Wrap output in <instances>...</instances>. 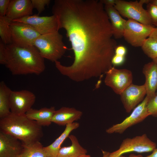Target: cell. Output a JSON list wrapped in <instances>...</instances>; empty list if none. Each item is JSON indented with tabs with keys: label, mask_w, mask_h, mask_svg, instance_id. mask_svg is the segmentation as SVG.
I'll return each instance as SVG.
<instances>
[{
	"label": "cell",
	"mask_w": 157,
	"mask_h": 157,
	"mask_svg": "<svg viewBox=\"0 0 157 157\" xmlns=\"http://www.w3.org/2000/svg\"><path fill=\"white\" fill-rule=\"evenodd\" d=\"M101 1L104 6H114L116 0H101Z\"/></svg>",
	"instance_id": "cell-33"
},
{
	"label": "cell",
	"mask_w": 157,
	"mask_h": 157,
	"mask_svg": "<svg viewBox=\"0 0 157 157\" xmlns=\"http://www.w3.org/2000/svg\"><path fill=\"white\" fill-rule=\"evenodd\" d=\"M142 72L145 78L146 96L151 99L156 95L157 89V64L152 61L145 64Z\"/></svg>",
	"instance_id": "cell-16"
},
{
	"label": "cell",
	"mask_w": 157,
	"mask_h": 157,
	"mask_svg": "<svg viewBox=\"0 0 157 157\" xmlns=\"http://www.w3.org/2000/svg\"><path fill=\"white\" fill-rule=\"evenodd\" d=\"M103 157H111L110 155V153L108 152L102 150Z\"/></svg>",
	"instance_id": "cell-35"
},
{
	"label": "cell",
	"mask_w": 157,
	"mask_h": 157,
	"mask_svg": "<svg viewBox=\"0 0 157 157\" xmlns=\"http://www.w3.org/2000/svg\"><path fill=\"white\" fill-rule=\"evenodd\" d=\"M147 109L150 115H157V94L150 99L147 104Z\"/></svg>",
	"instance_id": "cell-28"
},
{
	"label": "cell",
	"mask_w": 157,
	"mask_h": 157,
	"mask_svg": "<svg viewBox=\"0 0 157 157\" xmlns=\"http://www.w3.org/2000/svg\"><path fill=\"white\" fill-rule=\"evenodd\" d=\"M12 21L28 24L40 35L55 32L59 30L57 19L54 15L39 16L38 15L28 16Z\"/></svg>",
	"instance_id": "cell-11"
},
{
	"label": "cell",
	"mask_w": 157,
	"mask_h": 157,
	"mask_svg": "<svg viewBox=\"0 0 157 157\" xmlns=\"http://www.w3.org/2000/svg\"><path fill=\"white\" fill-rule=\"evenodd\" d=\"M145 157H157V149H155L151 154Z\"/></svg>",
	"instance_id": "cell-34"
},
{
	"label": "cell",
	"mask_w": 157,
	"mask_h": 157,
	"mask_svg": "<svg viewBox=\"0 0 157 157\" xmlns=\"http://www.w3.org/2000/svg\"><path fill=\"white\" fill-rule=\"evenodd\" d=\"M146 91L144 84L139 85L131 84L120 95L126 112L129 113L143 100Z\"/></svg>",
	"instance_id": "cell-13"
},
{
	"label": "cell",
	"mask_w": 157,
	"mask_h": 157,
	"mask_svg": "<svg viewBox=\"0 0 157 157\" xmlns=\"http://www.w3.org/2000/svg\"><path fill=\"white\" fill-rule=\"evenodd\" d=\"M140 1L116 0L114 6L120 15L128 19L148 25L154 26L147 10Z\"/></svg>",
	"instance_id": "cell-6"
},
{
	"label": "cell",
	"mask_w": 157,
	"mask_h": 157,
	"mask_svg": "<svg viewBox=\"0 0 157 157\" xmlns=\"http://www.w3.org/2000/svg\"><path fill=\"white\" fill-rule=\"evenodd\" d=\"M79 126V124L76 122L67 125L64 131L58 138L50 145L44 147L47 157H57L63 142L69 137L70 133Z\"/></svg>",
	"instance_id": "cell-20"
},
{
	"label": "cell",
	"mask_w": 157,
	"mask_h": 157,
	"mask_svg": "<svg viewBox=\"0 0 157 157\" xmlns=\"http://www.w3.org/2000/svg\"><path fill=\"white\" fill-rule=\"evenodd\" d=\"M56 111L54 106L39 109L32 108L25 114L29 119L36 121L42 126H48L52 122V119Z\"/></svg>",
	"instance_id": "cell-19"
},
{
	"label": "cell",
	"mask_w": 157,
	"mask_h": 157,
	"mask_svg": "<svg viewBox=\"0 0 157 157\" xmlns=\"http://www.w3.org/2000/svg\"><path fill=\"white\" fill-rule=\"evenodd\" d=\"M104 83L117 94L120 95L132 83V72L126 69H118L112 67L106 73Z\"/></svg>",
	"instance_id": "cell-10"
},
{
	"label": "cell",
	"mask_w": 157,
	"mask_h": 157,
	"mask_svg": "<svg viewBox=\"0 0 157 157\" xmlns=\"http://www.w3.org/2000/svg\"><path fill=\"white\" fill-rule=\"evenodd\" d=\"M34 46L42 57L54 63L62 57L67 49L63 41V36L58 31L40 35Z\"/></svg>",
	"instance_id": "cell-4"
},
{
	"label": "cell",
	"mask_w": 157,
	"mask_h": 157,
	"mask_svg": "<svg viewBox=\"0 0 157 157\" xmlns=\"http://www.w3.org/2000/svg\"><path fill=\"white\" fill-rule=\"evenodd\" d=\"M0 131L13 136L24 144L40 141L43 135L42 126L37 122L29 119L25 114L11 112L0 119Z\"/></svg>",
	"instance_id": "cell-3"
},
{
	"label": "cell",
	"mask_w": 157,
	"mask_h": 157,
	"mask_svg": "<svg viewBox=\"0 0 157 157\" xmlns=\"http://www.w3.org/2000/svg\"><path fill=\"white\" fill-rule=\"evenodd\" d=\"M12 91L4 81L0 82V119L6 117L11 112L10 98Z\"/></svg>",
	"instance_id": "cell-22"
},
{
	"label": "cell",
	"mask_w": 157,
	"mask_h": 157,
	"mask_svg": "<svg viewBox=\"0 0 157 157\" xmlns=\"http://www.w3.org/2000/svg\"><path fill=\"white\" fill-rule=\"evenodd\" d=\"M78 157H91L89 155L85 154L81 155Z\"/></svg>",
	"instance_id": "cell-38"
},
{
	"label": "cell",
	"mask_w": 157,
	"mask_h": 157,
	"mask_svg": "<svg viewBox=\"0 0 157 157\" xmlns=\"http://www.w3.org/2000/svg\"><path fill=\"white\" fill-rule=\"evenodd\" d=\"M5 66L13 75H39L45 69L44 58L34 46L21 47L6 45Z\"/></svg>",
	"instance_id": "cell-2"
},
{
	"label": "cell",
	"mask_w": 157,
	"mask_h": 157,
	"mask_svg": "<svg viewBox=\"0 0 157 157\" xmlns=\"http://www.w3.org/2000/svg\"><path fill=\"white\" fill-rule=\"evenodd\" d=\"M152 61L157 64V57L153 59L152 60Z\"/></svg>",
	"instance_id": "cell-39"
},
{
	"label": "cell",
	"mask_w": 157,
	"mask_h": 157,
	"mask_svg": "<svg viewBox=\"0 0 157 157\" xmlns=\"http://www.w3.org/2000/svg\"><path fill=\"white\" fill-rule=\"evenodd\" d=\"M68 137L71 141V145L61 147L57 157H78L86 154L87 150L80 144L75 135H72Z\"/></svg>",
	"instance_id": "cell-21"
},
{
	"label": "cell",
	"mask_w": 157,
	"mask_h": 157,
	"mask_svg": "<svg viewBox=\"0 0 157 157\" xmlns=\"http://www.w3.org/2000/svg\"><path fill=\"white\" fill-rule=\"evenodd\" d=\"M33 8H35L38 12V15L41 13L48 6L51 2L50 0H31Z\"/></svg>",
	"instance_id": "cell-26"
},
{
	"label": "cell",
	"mask_w": 157,
	"mask_h": 157,
	"mask_svg": "<svg viewBox=\"0 0 157 157\" xmlns=\"http://www.w3.org/2000/svg\"><path fill=\"white\" fill-rule=\"evenodd\" d=\"M144 53L152 60L157 57V27H155L141 47Z\"/></svg>",
	"instance_id": "cell-23"
},
{
	"label": "cell",
	"mask_w": 157,
	"mask_h": 157,
	"mask_svg": "<svg viewBox=\"0 0 157 157\" xmlns=\"http://www.w3.org/2000/svg\"><path fill=\"white\" fill-rule=\"evenodd\" d=\"M58 28H64L74 58L69 66L55 63L63 75L80 82L97 77L112 67L117 43L100 0H55L52 9Z\"/></svg>",
	"instance_id": "cell-1"
},
{
	"label": "cell",
	"mask_w": 157,
	"mask_h": 157,
	"mask_svg": "<svg viewBox=\"0 0 157 157\" xmlns=\"http://www.w3.org/2000/svg\"><path fill=\"white\" fill-rule=\"evenodd\" d=\"M6 16H0V36L1 40L6 45L12 44L9 25L12 21Z\"/></svg>",
	"instance_id": "cell-25"
},
{
	"label": "cell",
	"mask_w": 157,
	"mask_h": 157,
	"mask_svg": "<svg viewBox=\"0 0 157 157\" xmlns=\"http://www.w3.org/2000/svg\"><path fill=\"white\" fill-rule=\"evenodd\" d=\"M23 147L20 157H47L44 147L40 141L23 144Z\"/></svg>",
	"instance_id": "cell-24"
},
{
	"label": "cell",
	"mask_w": 157,
	"mask_h": 157,
	"mask_svg": "<svg viewBox=\"0 0 157 157\" xmlns=\"http://www.w3.org/2000/svg\"><path fill=\"white\" fill-rule=\"evenodd\" d=\"M23 147L20 140L0 131V157H20Z\"/></svg>",
	"instance_id": "cell-14"
},
{
	"label": "cell",
	"mask_w": 157,
	"mask_h": 157,
	"mask_svg": "<svg viewBox=\"0 0 157 157\" xmlns=\"http://www.w3.org/2000/svg\"><path fill=\"white\" fill-rule=\"evenodd\" d=\"M156 147V144L149 139L146 134H144L123 140L119 148L110 153V155L111 157H119L124 154L130 152H150L153 151Z\"/></svg>",
	"instance_id": "cell-5"
},
{
	"label": "cell",
	"mask_w": 157,
	"mask_h": 157,
	"mask_svg": "<svg viewBox=\"0 0 157 157\" xmlns=\"http://www.w3.org/2000/svg\"><path fill=\"white\" fill-rule=\"evenodd\" d=\"M31 0H10L6 16L14 20L32 15Z\"/></svg>",
	"instance_id": "cell-15"
},
{
	"label": "cell",
	"mask_w": 157,
	"mask_h": 157,
	"mask_svg": "<svg viewBox=\"0 0 157 157\" xmlns=\"http://www.w3.org/2000/svg\"><path fill=\"white\" fill-rule=\"evenodd\" d=\"M147 10L153 25L157 26V6L149 3L147 4Z\"/></svg>",
	"instance_id": "cell-27"
},
{
	"label": "cell",
	"mask_w": 157,
	"mask_h": 157,
	"mask_svg": "<svg viewBox=\"0 0 157 157\" xmlns=\"http://www.w3.org/2000/svg\"><path fill=\"white\" fill-rule=\"evenodd\" d=\"M127 52V49L125 47L120 45L116 47L115 50V54L125 56Z\"/></svg>",
	"instance_id": "cell-32"
},
{
	"label": "cell",
	"mask_w": 157,
	"mask_h": 157,
	"mask_svg": "<svg viewBox=\"0 0 157 157\" xmlns=\"http://www.w3.org/2000/svg\"><path fill=\"white\" fill-rule=\"evenodd\" d=\"M119 157H143V156L140 154L136 155L134 154H131L128 157L124 156L122 155Z\"/></svg>",
	"instance_id": "cell-36"
},
{
	"label": "cell",
	"mask_w": 157,
	"mask_h": 157,
	"mask_svg": "<svg viewBox=\"0 0 157 157\" xmlns=\"http://www.w3.org/2000/svg\"><path fill=\"white\" fill-rule=\"evenodd\" d=\"M150 99L147 97L133 109L129 116L120 123L113 125L106 130L108 134L123 133L128 128L144 120L149 114L147 104Z\"/></svg>",
	"instance_id": "cell-9"
},
{
	"label": "cell",
	"mask_w": 157,
	"mask_h": 157,
	"mask_svg": "<svg viewBox=\"0 0 157 157\" xmlns=\"http://www.w3.org/2000/svg\"><path fill=\"white\" fill-rule=\"evenodd\" d=\"M125 57L115 54L111 60L112 64L114 66H118L122 64L125 61Z\"/></svg>",
	"instance_id": "cell-30"
},
{
	"label": "cell",
	"mask_w": 157,
	"mask_h": 157,
	"mask_svg": "<svg viewBox=\"0 0 157 157\" xmlns=\"http://www.w3.org/2000/svg\"><path fill=\"white\" fill-rule=\"evenodd\" d=\"M10 0H0V16H6Z\"/></svg>",
	"instance_id": "cell-29"
},
{
	"label": "cell",
	"mask_w": 157,
	"mask_h": 157,
	"mask_svg": "<svg viewBox=\"0 0 157 157\" xmlns=\"http://www.w3.org/2000/svg\"><path fill=\"white\" fill-rule=\"evenodd\" d=\"M155 27L154 26L145 25L128 19L126 24L123 37L131 46L141 47Z\"/></svg>",
	"instance_id": "cell-8"
},
{
	"label": "cell",
	"mask_w": 157,
	"mask_h": 157,
	"mask_svg": "<svg viewBox=\"0 0 157 157\" xmlns=\"http://www.w3.org/2000/svg\"><path fill=\"white\" fill-rule=\"evenodd\" d=\"M12 44L21 47L34 46L37 38L41 35L29 24L12 21L9 25Z\"/></svg>",
	"instance_id": "cell-7"
},
{
	"label": "cell",
	"mask_w": 157,
	"mask_h": 157,
	"mask_svg": "<svg viewBox=\"0 0 157 157\" xmlns=\"http://www.w3.org/2000/svg\"><path fill=\"white\" fill-rule=\"evenodd\" d=\"M6 46L3 42L0 41V63L1 65H4L5 63Z\"/></svg>",
	"instance_id": "cell-31"
},
{
	"label": "cell",
	"mask_w": 157,
	"mask_h": 157,
	"mask_svg": "<svg viewBox=\"0 0 157 157\" xmlns=\"http://www.w3.org/2000/svg\"><path fill=\"white\" fill-rule=\"evenodd\" d=\"M82 114L81 111L74 108L63 107L56 110L52 122L59 125L66 126L80 119Z\"/></svg>",
	"instance_id": "cell-18"
},
{
	"label": "cell",
	"mask_w": 157,
	"mask_h": 157,
	"mask_svg": "<svg viewBox=\"0 0 157 157\" xmlns=\"http://www.w3.org/2000/svg\"><path fill=\"white\" fill-rule=\"evenodd\" d=\"M156 117H157V115Z\"/></svg>",
	"instance_id": "cell-40"
},
{
	"label": "cell",
	"mask_w": 157,
	"mask_h": 157,
	"mask_svg": "<svg viewBox=\"0 0 157 157\" xmlns=\"http://www.w3.org/2000/svg\"><path fill=\"white\" fill-rule=\"evenodd\" d=\"M149 3L157 6V0H150Z\"/></svg>",
	"instance_id": "cell-37"
},
{
	"label": "cell",
	"mask_w": 157,
	"mask_h": 157,
	"mask_svg": "<svg viewBox=\"0 0 157 157\" xmlns=\"http://www.w3.org/2000/svg\"><path fill=\"white\" fill-rule=\"evenodd\" d=\"M36 98L35 94L28 90H12L10 98L11 112L19 115L26 114L32 108Z\"/></svg>",
	"instance_id": "cell-12"
},
{
	"label": "cell",
	"mask_w": 157,
	"mask_h": 157,
	"mask_svg": "<svg viewBox=\"0 0 157 157\" xmlns=\"http://www.w3.org/2000/svg\"><path fill=\"white\" fill-rule=\"evenodd\" d=\"M111 26L113 37L118 39L123 37L127 20L122 18L114 6H104Z\"/></svg>",
	"instance_id": "cell-17"
}]
</instances>
